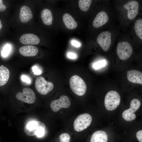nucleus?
<instances>
[{
	"instance_id": "nucleus-11",
	"label": "nucleus",
	"mask_w": 142,
	"mask_h": 142,
	"mask_svg": "<svg viewBox=\"0 0 142 142\" xmlns=\"http://www.w3.org/2000/svg\"><path fill=\"white\" fill-rule=\"evenodd\" d=\"M20 41L22 43L25 45H37L39 43L40 40L36 35L27 33L23 35L20 38Z\"/></svg>"
},
{
	"instance_id": "nucleus-19",
	"label": "nucleus",
	"mask_w": 142,
	"mask_h": 142,
	"mask_svg": "<svg viewBox=\"0 0 142 142\" xmlns=\"http://www.w3.org/2000/svg\"><path fill=\"white\" fill-rule=\"evenodd\" d=\"M10 75L9 71L6 67L0 66V86L5 85L8 81Z\"/></svg>"
},
{
	"instance_id": "nucleus-25",
	"label": "nucleus",
	"mask_w": 142,
	"mask_h": 142,
	"mask_svg": "<svg viewBox=\"0 0 142 142\" xmlns=\"http://www.w3.org/2000/svg\"><path fill=\"white\" fill-rule=\"evenodd\" d=\"M60 142H70V136L67 133L61 134L59 136Z\"/></svg>"
},
{
	"instance_id": "nucleus-14",
	"label": "nucleus",
	"mask_w": 142,
	"mask_h": 142,
	"mask_svg": "<svg viewBox=\"0 0 142 142\" xmlns=\"http://www.w3.org/2000/svg\"><path fill=\"white\" fill-rule=\"evenodd\" d=\"M32 11L29 7L24 5L22 6L20 9L19 18L21 21L26 23L30 21L33 18Z\"/></svg>"
},
{
	"instance_id": "nucleus-7",
	"label": "nucleus",
	"mask_w": 142,
	"mask_h": 142,
	"mask_svg": "<svg viewBox=\"0 0 142 142\" xmlns=\"http://www.w3.org/2000/svg\"><path fill=\"white\" fill-rule=\"evenodd\" d=\"M16 97L17 99L29 104L33 103L36 98L34 91L29 88H24L22 92H18Z\"/></svg>"
},
{
	"instance_id": "nucleus-28",
	"label": "nucleus",
	"mask_w": 142,
	"mask_h": 142,
	"mask_svg": "<svg viewBox=\"0 0 142 142\" xmlns=\"http://www.w3.org/2000/svg\"><path fill=\"white\" fill-rule=\"evenodd\" d=\"M136 137L139 142H142V130H140L136 133Z\"/></svg>"
},
{
	"instance_id": "nucleus-2",
	"label": "nucleus",
	"mask_w": 142,
	"mask_h": 142,
	"mask_svg": "<svg viewBox=\"0 0 142 142\" xmlns=\"http://www.w3.org/2000/svg\"><path fill=\"white\" fill-rule=\"evenodd\" d=\"M69 83L71 89L77 95L81 96L85 93L86 84L83 79L79 76L75 75L72 77Z\"/></svg>"
},
{
	"instance_id": "nucleus-31",
	"label": "nucleus",
	"mask_w": 142,
	"mask_h": 142,
	"mask_svg": "<svg viewBox=\"0 0 142 142\" xmlns=\"http://www.w3.org/2000/svg\"><path fill=\"white\" fill-rule=\"evenodd\" d=\"M68 57L71 59H74L76 57V55L74 53L70 52L67 54Z\"/></svg>"
},
{
	"instance_id": "nucleus-32",
	"label": "nucleus",
	"mask_w": 142,
	"mask_h": 142,
	"mask_svg": "<svg viewBox=\"0 0 142 142\" xmlns=\"http://www.w3.org/2000/svg\"><path fill=\"white\" fill-rule=\"evenodd\" d=\"M72 44L74 46L76 47H79L80 46L79 42L75 40H73L71 42Z\"/></svg>"
},
{
	"instance_id": "nucleus-9",
	"label": "nucleus",
	"mask_w": 142,
	"mask_h": 142,
	"mask_svg": "<svg viewBox=\"0 0 142 142\" xmlns=\"http://www.w3.org/2000/svg\"><path fill=\"white\" fill-rule=\"evenodd\" d=\"M111 36L110 32L105 31L100 33L98 37L97 42L105 51L108 50L111 44Z\"/></svg>"
},
{
	"instance_id": "nucleus-1",
	"label": "nucleus",
	"mask_w": 142,
	"mask_h": 142,
	"mask_svg": "<svg viewBox=\"0 0 142 142\" xmlns=\"http://www.w3.org/2000/svg\"><path fill=\"white\" fill-rule=\"evenodd\" d=\"M45 126L43 122L39 121H32L29 123L24 127V131L28 135H36L40 138L43 136L45 133Z\"/></svg>"
},
{
	"instance_id": "nucleus-23",
	"label": "nucleus",
	"mask_w": 142,
	"mask_h": 142,
	"mask_svg": "<svg viewBox=\"0 0 142 142\" xmlns=\"http://www.w3.org/2000/svg\"><path fill=\"white\" fill-rule=\"evenodd\" d=\"M140 105V102L139 99H134L131 102L129 108L134 113L139 109Z\"/></svg>"
},
{
	"instance_id": "nucleus-21",
	"label": "nucleus",
	"mask_w": 142,
	"mask_h": 142,
	"mask_svg": "<svg viewBox=\"0 0 142 142\" xmlns=\"http://www.w3.org/2000/svg\"><path fill=\"white\" fill-rule=\"evenodd\" d=\"M135 33L139 38L142 39V19L137 20L135 23Z\"/></svg>"
},
{
	"instance_id": "nucleus-22",
	"label": "nucleus",
	"mask_w": 142,
	"mask_h": 142,
	"mask_svg": "<svg viewBox=\"0 0 142 142\" xmlns=\"http://www.w3.org/2000/svg\"><path fill=\"white\" fill-rule=\"evenodd\" d=\"M92 1L91 0H80L78 5L80 9L86 12L89 9Z\"/></svg>"
},
{
	"instance_id": "nucleus-10",
	"label": "nucleus",
	"mask_w": 142,
	"mask_h": 142,
	"mask_svg": "<svg viewBox=\"0 0 142 142\" xmlns=\"http://www.w3.org/2000/svg\"><path fill=\"white\" fill-rule=\"evenodd\" d=\"M124 8L128 11V17L130 20L134 19L137 15L138 12L139 4L136 1L129 2L124 6Z\"/></svg>"
},
{
	"instance_id": "nucleus-33",
	"label": "nucleus",
	"mask_w": 142,
	"mask_h": 142,
	"mask_svg": "<svg viewBox=\"0 0 142 142\" xmlns=\"http://www.w3.org/2000/svg\"><path fill=\"white\" fill-rule=\"evenodd\" d=\"M2 25L1 23V20H0V31L1 29L2 28Z\"/></svg>"
},
{
	"instance_id": "nucleus-8",
	"label": "nucleus",
	"mask_w": 142,
	"mask_h": 142,
	"mask_svg": "<svg viewBox=\"0 0 142 142\" xmlns=\"http://www.w3.org/2000/svg\"><path fill=\"white\" fill-rule=\"evenodd\" d=\"M71 104L70 100L66 95H62L57 99L52 101L50 105L52 110L54 112L58 111L62 108H67Z\"/></svg>"
},
{
	"instance_id": "nucleus-26",
	"label": "nucleus",
	"mask_w": 142,
	"mask_h": 142,
	"mask_svg": "<svg viewBox=\"0 0 142 142\" xmlns=\"http://www.w3.org/2000/svg\"><path fill=\"white\" fill-rule=\"evenodd\" d=\"M11 47L9 44L6 45L3 47L1 51V55L4 57H7L9 54L11 50Z\"/></svg>"
},
{
	"instance_id": "nucleus-13",
	"label": "nucleus",
	"mask_w": 142,
	"mask_h": 142,
	"mask_svg": "<svg viewBox=\"0 0 142 142\" xmlns=\"http://www.w3.org/2000/svg\"><path fill=\"white\" fill-rule=\"evenodd\" d=\"M108 20L107 14L104 11L100 12L97 14L94 19L93 25L96 28L99 27L106 24Z\"/></svg>"
},
{
	"instance_id": "nucleus-12",
	"label": "nucleus",
	"mask_w": 142,
	"mask_h": 142,
	"mask_svg": "<svg viewBox=\"0 0 142 142\" xmlns=\"http://www.w3.org/2000/svg\"><path fill=\"white\" fill-rule=\"evenodd\" d=\"M127 77L129 82L134 83L142 84V73L140 71L136 70L128 71Z\"/></svg>"
},
{
	"instance_id": "nucleus-29",
	"label": "nucleus",
	"mask_w": 142,
	"mask_h": 142,
	"mask_svg": "<svg viewBox=\"0 0 142 142\" xmlns=\"http://www.w3.org/2000/svg\"><path fill=\"white\" fill-rule=\"evenodd\" d=\"M21 79L23 82L28 83H30L31 81L29 78L25 75H23L21 76Z\"/></svg>"
},
{
	"instance_id": "nucleus-20",
	"label": "nucleus",
	"mask_w": 142,
	"mask_h": 142,
	"mask_svg": "<svg viewBox=\"0 0 142 142\" xmlns=\"http://www.w3.org/2000/svg\"><path fill=\"white\" fill-rule=\"evenodd\" d=\"M123 118L127 121H129L134 120L136 118L135 114L130 109L124 110L122 114Z\"/></svg>"
},
{
	"instance_id": "nucleus-24",
	"label": "nucleus",
	"mask_w": 142,
	"mask_h": 142,
	"mask_svg": "<svg viewBox=\"0 0 142 142\" xmlns=\"http://www.w3.org/2000/svg\"><path fill=\"white\" fill-rule=\"evenodd\" d=\"M106 64V62L105 60H100L94 63L93 64V67L94 69H97L105 67Z\"/></svg>"
},
{
	"instance_id": "nucleus-27",
	"label": "nucleus",
	"mask_w": 142,
	"mask_h": 142,
	"mask_svg": "<svg viewBox=\"0 0 142 142\" xmlns=\"http://www.w3.org/2000/svg\"><path fill=\"white\" fill-rule=\"evenodd\" d=\"M32 71L35 75H38L41 73V71L35 66H33L32 68Z\"/></svg>"
},
{
	"instance_id": "nucleus-17",
	"label": "nucleus",
	"mask_w": 142,
	"mask_h": 142,
	"mask_svg": "<svg viewBox=\"0 0 142 142\" xmlns=\"http://www.w3.org/2000/svg\"><path fill=\"white\" fill-rule=\"evenodd\" d=\"M63 20L65 26L69 29H74L77 26V22L69 14H64L63 16Z\"/></svg>"
},
{
	"instance_id": "nucleus-16",
	"label": "nucleus",
	"mask_w": 142,
	"mask_h": 142,
	"mask_svg": "<svg viewBox=\"0 0 142 142\" xmlns=\"http://www.w3.org/2000/svg\"><path fill=\"white\" fill-rule=\"evenodd\" d=\"M108 136L106 133L102 130L97 131L92 135L90 142H107Z\"/></svg>"
},
{
	"instance_id": "nucleus-4",
	"label": "nucleus",
	"mask_w": 142,
	"mask_h": 142,
	"mask_svg": "<svg viewBox=\"0 0 142 142\" xmlns=\"http://www.w3.org/2000/svg\"><path fill=\"white\" fill-rule=\"evenodd\" d=\"M92 118L89 114L85 113L79 115L75 119L73 123L74 130L78 132L83 131L90 124Z\"/></svg>"
},
{
	"instance_id": "nucleus-18",
	"label": "nucleus",
	"mask_w": 142,
	"mask_h": 142,
	"mask_svg": "<svg viewBox=\"0 0 142 142\" xmlns=\"http://www.w3.org/2000/svg\"><path fill=\"white\" fill-rule=\"evenodd\" d=\"M40 16L43 23L47 25L52 24L53 17L51 11L47 9H43L41 12Z\"/></svg>"
},
{
	"instance_id": "nucleus-15",
	"label": "nucleus",
	"mask_w": 142,
	"mask_h": 142,
	"mask_svg": "<svg viewBox=\"0 0 142 142\" xmlns=\"http://www.w3.org/2000/svg\"><path fill=\"white\" fill-rule=\"evenodd\" d=\"M19 51L22 55L25 57H32L36 55L38 50L36 47L32 45H28L20 48Z\"/></svg>"
},
{
	"instance_id": "nucleus-3",
	"label": "nucleus",
	"mask_w": 142,
	"mask_h": 142,
	"mask_svg": "<svg viewBox=\"0 0 142 142\" xmlns=\"http://www.w3.org/2000/svg\"><path fill=\"white\" fill-rule=\"evenodd\" d=\"M120 97L116 91H110L105 96L104 105L106 109L108 110H113L116 109L119 105Z\"/></svg>"
},
{
	"instance_id": "nucleus-5",
	"label": "nucleus",
	"mask_w": 142,
	"mask_h": 142,
	"mask_svg": "<svg viewBox=\"0 0 142 142\" xmlns=\"http://www.w3.org/2000/svg\"><path fill=\"white\" fill-rule=\"evenodd\" d=\"M35 87L38 92L42 95H46L51 91L53 88V84L47 81L42 77L37 78L35 81Z\"/></svg>"
},
{
	"instance_id": "nucleus-30",
	"label": "nucleus",
	"mask_w": 142,
	"mask_h": 142,
	"mask_svg": "<svg viewBox=\"0 0 142 142\" xmlns=\"http://www.w3.org/2000/svg\"><path fill=\"white\" fill-rule=\"evenodd\" d=\"M6 7L3 3V1L0 0V12L4 11L6 9Z\"/></svg>"
},
{
	"instance_id": "nucleus-6",
	"label": "nucleus",
	"mask_w": 142,
	"mask_h": 142,
	"mask_svg": "<svg viewBox=\"0 0 142 142\" xmlns=\"http://www.w3.org/2000/svg\"><path fill=\"white\" fill-rule=\"evenodd\" d=\"M117 54L119 58L123 60L128 59L131 55L133 52L131 45L126 42H120L117 47Z\"/></svg>"
}]
</instances>
